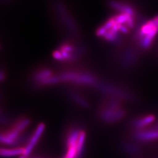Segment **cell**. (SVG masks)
Listing matches in <instances>:
<instances>
[{
    "label": "cell",
    "mask_w": 158,
    "mask_h": 158,
    "mask_svg": "<svg viewBox=\"0 0 158 158\" xmlns=\"http://www.w3.org/2000/svg\"><path fill=\"white\" fill-rule=\"evenodd\" d=\"M1 155L4 158H10L17 156H24L25 155V148L18 147L13 148H2L1 149Z\"/></svg>",
    "instance_id": "obj_11"
},
{
    "label": "cell",
    "mask_w": 158,
    "mask_h": 158,
    "mask_svg": "<svg viewBox=\"0 0 158 158\" xmlns=\"http://www.w3.org/2000/svg\"><path fill=\"white\" fill-rule=\"evenodd\" d=\"M30 119L21 117L14 121V123L1 134V142L6 146H14L18 144L30 125Z\"/></svg>",
    "instance_id": "obj_3"
},
{
    "label": "cell",
    "mask_w": 158,
    "mask_h": 158,
    "mask_svg": "<svg viewBox=\"0 0 158 158\" xmlns=\"http://www.w3.org/2000/svg\"><path fill=\"white\" fill-rule=\"evenodd\" d=\"M45 130V125L43 123H40L36 127L33 132V134L29 137L28 143L25 148V155L23 156L28 157L29 155L32 152L33 149L36 147V144L40 141L41 136Z\"/></svg>",
    "instance_id": "obj_7"
},
{
    "label": "cell",
    "mask_w": 158,
    "mask_h": 158,
    "mask_svg": "<svg viewBox=\"0 0 158 158\" xmlns=\"http://www.w3.org/2000/svg\"><path fill=\"white\" fill-rule=\"evenodd\" d=\"M60 83L85 86V87H97L98 81L94 74L87 72L68 70L59 74Z\"/></svg>",
    "instance_id": "obj_4"
},
{
    "label": "cell",
    "mask_w": 158,
    "mask_h": 158,
    "mask_svg": "<svg viewBox=\"0 0 158 158\" xmlns=\"http://www.w3.org/2000/svg\"><path fill=\"white\" fill-rule=\"evenodd\" d=\"M155 120V117L152 114L142 115L134 119L132 121L131 126L134 131L144 130L150 127Z\"/></svg>",
    "instance_id": "obj_8"
},
{
    "label": "cell",
    "mask_w": 158,
    "mask_h": 158,
    "mask_svg": "<svg viewBox=\"0 0 158 158\" xmlns=\"http://www.w3.org/2000/svg\"><path fill=\"white\" fill-rule=\"evenodd\" d=\"M123 102L111 97L103 100L98 109L99 119L107 124H115L122 120L127 115Z\"/></svg>",
    "instance_id": "obj_1"
},
{
    "label": "cell",
    "mask_w": 158,
    "mask_h": 158,
    "mask_svg": "<svg viewBox=\"0 0 158 158\" xmlns=\"http://www.w3.org/2000/svg\"><path fill=\"white\" fill-rule=\"evenodd\" d=\"M28 158V157H25V156H21V158Z\"/></svg>",
    "instance_id": "obj_14"
},
{
    "label": "cell",
    "mask_w": 158,
    "mask_h": 158,
    "mask_svg": "<svg viewBox=\"0 0 158 158\" xmlns=\"http://www.w3.org/2000/svg\"><path fill=\"white\" fill-rule=\"evenodd\" d=\"M32 79L34 85L39 87L51 86L60 83L59 74L48 68L38 69L34 72Z\"/></svg>",
    "instance_id": "obj_5"
},
{
    "label": "cell",
    "mask_w": 158,
    "mask_h": 158,
    "mask_svg": "<svg viewBox=\"0 0 158 158\" xmlns=\"http://www.w3.org/2000/svg\"><path fill=\"white\" fill-rule=\"evenodd\" d=\"M86 134L78 127H71L66 131L65 152L62 158H80L85 148Z\"/></svg>",
    "instance_id": "obj_2"
},
{
    "label": "cell",
    "mask_w": 158,
    "mask_h": 158,
    "mask_svg": "<svg viewBox=\"0 0 158 158\" xmlns=\"http://www.w3.org/2000/svg\"><path fill=\"white\" fill-rule=\"evenodd\" d=\"M69 96L71 100H72L76 105L83 108H88L89 107V102L85 98V96L78 91H70L69 93Z\"/></svg>",
    "instance_id": "obj_10"
},
{
    "label": "cell",
    "mask_w": 158,
    "mask_h": 158,
    "mask_svg": "<svg viewBox=\"0 0 158 158\" xmlns=\"http://www.w3.org/2000/svg\"><path fill=\"white\" fill-rule=\"evenodd\" d=\"M123 148L124 149L126 152L132 155H138L141 153V149L136 145L130 143H125L123 145Z\"/></svg>",
    "instance_id": "obj_12"
},
{
    "label": "cell",
    "mask_w": 158,
    "mask_h": 158,
    "mask_svg": "<svg viewBox=\"0 0 158 158\" xmlns=\"http://www.w3.org/2000/svg\"><path fill=\"white\" fill-rule=\"evenodd\" d=\"M110 6L121 13L127 14L131 17L135 18L136 12L134 8L128 4L122 3L118 1H112L110 2Z\"/></svg>",
    "instance_id": "obj_9"
},
{
    "label": "cell",
    "mask_w": 158,
    "mask_h": 158,
    "mask_svg": "<svg viewBox=\"0 0 158 158\" xmlns=\"http://www.w3.org/2000/svg\"><path fill=\"white\" fill-rule=\"evenodd\" d=\"M152 20L153 21V22L155 23V25H156V27H158V15L157 16L154 17V18H153Z\"/></svg>",
    "instance_id": "obj_13"
},
{
    "label": "cell",
    "mask_w": 158,
    "mask_h": 158,
    "mask_svg": "<svg viewBox=\"0 0 158 158\" xmlns=\"http://www.w3.org/2000/svg\"><path fill=\"white\" fill-rule=\"evenodd\" d=\"M81 55L74 46L64 43L53 52L52 56L58 62L70 63L78 60Z\"/></svg>",
    "instance_id": "obj_6"
}]
</instances>
